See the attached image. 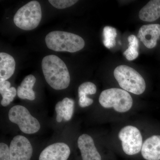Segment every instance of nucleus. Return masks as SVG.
<instances>
[{
	"instance_id": "10",
	"label": "nucleus",
	"mask_w": 160,
	"mask_h": 160,
	"mask_svg": "<svg viewBox=\"0 0 160 160\" xmlns=\"http://www.w3.org/2000/svg\"><path fill=\"white\" fill-rule=\"evenodd\" d=\"M78 146L82 160H102L93 139L89 135H81L78 138Z\"/></svg>"
},
{
	"instance_id": "16",
	"label": "nucleus",
	"mask_w": 160,
	"mask_h": 160,
	"mask_svg": "<svg viewBox=\"0 0 160 160\" xmlns=\"http://www.w3.org/2000/svg\"><path fill=\"white\" fill-rule=\"evenodd\" d=\"M36 82V78L32 75L27 76L18 88L17 95L20 98L33 101L36 98L32 88Z\"/></svg>"
},
{
	"instance_id": "1",
	"label": "nucleus",
	"mask_w": 160,
	"mask_h": 160,
	"mask_svg": "<svg viewBox=\"0 0 160 160\" xmlns=\"http://www.w3.org/2000/svg\"><path fill=\"white\" fill-rule=\"evenodd\" d=\"M42 67L46 82L52 89L59 90L68 88L70 82L69 70L58 57L54 55L45 57Z\"/></svg>"
},
{
	"instance_id": "21",
	"label": "nucleus",
	"mask_w": 160,
	"mask_h": 160,
	"mask_svg": "<svg viewBox=\"0 0 160 160\" xmlns=\"http://www.w3.org/2000/svg\"><path fill=\"white\" fill-rule=\"evenodd\" d=\"M78 1L77 0H49V2L55 8L63 9L73 6Z\"/></svg>"
},
{
	"instance_id": "12",
	"label": "nucleus",
	"mask_w": 160,
	"mask_h": 160,
	"mask_svg": "<svg viewBox=\"0 0 160 160\" xmlns=\"http://www.w3.org/2000/svg\"><path fill=\"white\" fill-rule=\"evenodd\" d=\"M142 156L146 160H160V135H153L143 143Z\"/></svg>"
},
{
	"instance_id": "20",
	"label": "nucleus",
	"mask_w": 160,
	"mask_h": 160,
	"mask_svg": "<svg viewBox=\"0 0 160 160\" xmlns=\"http://www.w3.org/2000/svg\"><path fill=\"white\" fill-rule=\"evenodd\" d=\"M117 35V30L111 26L104 27L103 31V43L106 48L111 49L115 46Z\"/></svg>"
},
{
	"instance_id": "14",
	"label": "nucleus",
	"mask_w": 160,
	"mask_h": 160,
	"mask_svg": "<svg viewBox=\"0 0 160 160\" xmlns=\"http://www.w3.org/2000/svg\"><path fill=\"white\" fill-rule=\"evenodd\" d=\"M16 62L14 58L6 52L0 53V82L7 81L14 73Z\"/></svg>"
},
{
	"instance_id": "15",
	"label": "nucleus",
	"mask_w": 160,
	"mask_h": 160,
	"mask_svg": "<svg viewBox=\"0 0 160 160\" xmlns=\"http://www.w3.org/2000/svg\"><path fill=\"white\" fill-rule=\"evenodd\" d=\"M139 17L142 21L153 22L160 17V0L150 1L140 10Z\"/></svg>"
},
{
	"instance_id": "22",
	"label": "nucleus",
	"mask_w": 160,
	"mask_h": 160,
	"mask_svg": "<svg viewBox=\"0 0 160 160\" xmlns=\"http://www.w3.org/2000/svg\"><path fill=\"white\" fill-rule=\"evenodd\" d=\"M0 160H11L9 147L3 142L0 143Z\"/></svg>"
},
{
	"instance_id": "19",
	"label": "nucleus",
	"mask_w": 160,
	"mask_h": 160,
	"mask_svg": "<svg viewBox=\"0 0 160 160\" xmlns=\"http://www.w3.org/2000/svg\"><path fill=\"white\" fill-rule=\"evenodd\" d=\"M128 41L129 47L123 54L128 61H133L138 57V40L135 36L132 34L128 37Z\"/></svg>"
},
{
	"instance_id": "2",
	"label": "nucleus",
	"mask_w": 160,
	"mask_h": 160,
	"mask_svg": "<svg viewBox=\"0 0 160 160\" xmlns=\"http://www.w3.org/2000/svg\"><path fill=\"white\" fill-rule=\"evenodd\" d=\"M45 41L49 49L56 52H75L85 46V41L78 35L62 31H53L46 35Z\"/></svg>"
},
{
	"instance_id": "7",
	"label": "nucleus",
	"mask_w": 160,
	"mask_h": 160,
	"mask_svg": "<svg viewBox=\"0 0 160 160\" xmlns=\"http://www.w3.org/2000/svg\"><path fill=\"white\" fill-rule=\"evenodd\" d=\"M119 138L122 141L123 152L128 155H134L142 150V138L140 130L135 126H125L120 130Z\"/></svg>"
},
{
	"instance_id": "13",
	"label": "nucleus",
	"mask_w": 160,
	"mask_h": 160,
	"mask_svg": "<svg viewBox=\"0 0 160 160\" xmlns=\"http://www.w3.org/2000/svg\"><path fill=\"white\" fill-rule=\"evenodd\" d=\"M74 106V101L69 98H65L62 101L58 102L55 106L57 122H61L63 119L66 121L71 120L73 115Z\"/></svg>"
},
{
	"instance_id": "3",
	"label": "nucleus",
	"mask_w": 160,
	"mask_h": 160,
	"mask_svg": "<svg viewBox=\"0 0 160 160\" xmlns=\"http://www.w3.org/2000/svg\"><path fill=\"white\" fill-rule=\"evenodd\" d=\"M113 74L120 87L136 95L142 94L146 90L145 80L138 72L126 65L118 66Z\"/></svg>"
},
{
	"instance_id": "5",
	"label": "nucleus",
	"mask_w": 160,
	"mask_h": 160,
	"mask_svg": "<svg viewBox=\"0 0 160 160\" xmlns=\"http://www.w3.org/2000/svg\"><path fill=\"white\" fill-rule=\"evenodd\" d=\"M42 17L41 5L38 1L29 2L20 8L13 18L16 26L25 30H31L38 26Z\"/></svg>"
},
{
	"instance_id": "9",
	"label": "nucleus",
	"mask_w": 160,
	"mask_h": 160,
	"mask_svg": "<svg viewBox=\"0 0 160 160\" xmlns=\"http://www.w3.org/2000/svg\"><path fill=\"white\" fill-rule=\"evenodd\" d=\"M70 152V148L66 143H55L43 149L39 160H67Z\"/></svg>"
},
{
	"instance_id": "8",
	"label": "nucleus",
	"mask_w": 160,
	"mask_h": 160,
	"mask_svg": "<svg viewBox=\"0 0 160 160\" xmlns=\"http://www.w3.org/2000/svg\"><path fill=\"white\" fill-rule=\"evenodd\" d=\"M11 160H30L33 148L29 140L22 135L14 137L9 146Z\"/></svg>"
},
{
	"instance_id": "17",
	"label": "nucleus",
	"mask_w": 160,
	"mask_h": 160,
	"mask_svg": "<svg viewBox=\"0 0 160 160\" xmlns=\"http://www.w3.org/2000/svg\"><path fill=\"white\" fill-rule=\"evenodd\" d=\"M97 87L94 83L86 82L81 84L78 89L79 96V105L82 108H85L91 106L93 100L87 97L88 95L95 94Z\"/></svg>"
},
{
	"instance_id": "18",
	"label": "nucleus",
	"mask_w": 160,
	"mask_h": 160,
	"mask_svg": "<svg viewBox=\"0 0 160 160\" xmlns=\"http://www.w3.org/2000/svg\"><path fill=\"white\" fill-rule=\"evenodd\" d=\"M11 84L9 81L0 82V93L2 99L1 102L2 106L6 107L12 102L16 96L17 91L14 87H10Z\"/></svg>"
},
{
	"instance_id": "4",
	"label": "nucleus",
	"mask_w": 160,
	"mask_h": 160,
	"mask_svg": "<svg viewBox=\"0 0 160 160\" xmlns=\"http://www.w3.org/2000/svg\"><path fill=\"white\" fill-rule=\"evenodd\" d=\"M99 102L104 108H113L119 112L129 111L133 104L132 98L129 92L119 88H111L102 92Z\"/></svg>"
},
{
	"instance_id": "6",
	"label": "nucleus",
	"mask_w": 160,
	"mask_h": 160,
	"mask_svg": "<svg viewBox=\"0 0 160 160\" xmlns=\"http://www.w3.org/2000/svg\"><path fill=\"white\" fill-rule=\"evenodd\" d=\"M8 118L11 122L17 124L20 130L26 134H34L41 128L37 119L22 106L16 105L12 107L9 110Z\"/></svg>"
},
{
	"instance_id": "11",
	"label": "nucleus",
	"mask_w": 160,
	"mask_h": 160,
	"mask_svg": "<svg viewBox=\"0 0 160 160\" xmlns=\"http://www.w3.org/2000/svg\"><path fill=\"white\" fill-rule=\"evenodd\" d=\"M160 37V25L158 24L144 25L140 28L138 37L148 49L156 46Z\"/></svg>"
}]
</instances>
